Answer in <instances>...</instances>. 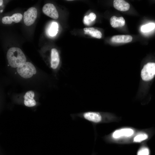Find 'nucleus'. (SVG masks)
Masks as SVG:
<instances>
[{"label": "nucleus", "mask_w": 155, "mask_h": 155, "mask_svg": "<svg viewBox=\"0 0 155 155\" xmlns=\"http://www.w3.org/2000/svg\"><path fill=\"white\" fill-rule=\"evenodd\" d=\"M71 116L73 119L79 117L88 121L94 127L97 124L109 122L113 120L112 117L109 114L96 111H87L71 114Z\"/></svg>", "instance_id": "nucleus-1"}, {"label": "nucleus", "mask_w": 155, "mask_h": 155, "mask_svg": "<svg viewBox=\"0 0 155 155\" xmlns=\"http://www.w3.org/2000/svg\"><path fill=\"white\" fill-rule=\"evenodd\" d=\"M7 57L9 65L13 68L17 67L26 61V57L19 48L12 47L7 51Z\"/></svg>", "instance_id": "nucleus-2"}, {"label": "nucleus", "mask_w": 155, "mask_h": 155, "mask_svg": "<svg viewBox=\"0 0 155 155\" xmlns=\"http://www.w3.org/2000/svg\"><path fill=\"white\" fill-rule=\"evenodd\" d=\"M133 129L131 128H125L114 130L110 134L105 137L106 140L112 142L123 138L129 137L134 133Z\"/></svg>", "instance_id": "nucleus-3"}, {"label": "nucleus", "mask_w": 155, "mask_h": 155, "mask_svg": "<svg viewBox=\"0 0 155 155\" xmlns=\"http://www.w3.org/2000/svg\"><path fill=\"white\" fill-rule=\"evenodd\" d=\"M18 73L22 77L28 78L36 73V69L31 63L26 62L19 66L17 68Z\"/></svg>", "instance_id": "nucleus-4"}, {"label": "nucleus", "mask_w": 155, "mask_h": 155, "mask_svg": "<svg viewBox=\"0 0 155 155\" xmlns=\"http://www.w3.org/2000/svg\"><path fill=\"white\" fill-rule=\"evenodd\" d=\"M155 75V63L150 62L145 65L141 72V77L145 81L152 80Z\"/></svg>", "instance_id": "nucleus-5"}, {"label": "nucleus", "mask_w": 155, "mask_h": 155, "mask_svg": "<svg viewBox=\"0 0 155 155\" xmlns=\"http://www.w3.org/2000/svg\"><path fill=\"white\" fill-rule=\"evenodd\" d=\"M37 11L34 7L29 8L24 13V21L27 26H30L35 22L37 16Z\"/></svg>", "instance_id": "nucleus-6"}, {"label": "nucleus", "mask_w": 155, "mask_h": 155, "mask_svg": "<svg viewBox=\"0 0 155 155\" xmlns=\"http://www.w3.org/2000/svg\"><path fill=\"white\" fill-rule=\"evenodd\" d=\"M43 13L48 16L55 19L59 17L58 12L54 5L52 3L45 4L42 8Z\"/></svg>", "instance_id": "nucleus-7"}, {"label": "nucleus", "mask_w": 155, "mask_h": 155, "mask_svg": "<svg viewBox=\"0 0 155 155\" xmlns=\"http://www.w3.org/2000/svg\"><path fill=\"white\" fill-rule=\"evenodd\" d=\"M51 66L53 69H56L58 67L60 61L59 53L57 50L55 48L51 49Z\"/></svg>", "instance_id": "nucleus-8"}, {"label": "nucleus", "mask_w": 155, "mask_h": 155, "mask_svg": "<svg viewBox=\"0 0 155 155\" xmlns=\"http://www.w3.org/2000/svg\"><path fill=\"white\" fill-rule=\"evenodd\" d=\"M34 93L32 91L27 92L24 96V104L26 106L31 107L35 106L36 102L34 99Z\"/></svg>", "instance_id": "nucleus-9"}, {"label": "nucleus", "mask_w": 155, "mask_h": 155, "mask_svg": "<svg viewBox=\"0 0 155 155\" xmlns=\"http://www.w3.org/2000/svg\"><path fill=\"white\" fill-rule=\"evenodd\" d=\"M113 6L116 9L121 11H127L130 8L129 4L123 0H114Z\"/></svg>", "instance_id": "nucleus-10"}, {"label": "nucleus", "mask_w": 155, "mask_h": 155, "mask_svg": "<svg viewBox=\"0 0 155 155\" xmlns=\"http://www.w3.org/2000/svg\"><path fill=\"white\" fill-rule=\"evenodd\" d=\"M132 37L130 35H117L113 36L111 38L112 42L116 43H127L131 42Z\"/></svg>", "instance_id": "nucleus-11"}, {"label": "nucleus", "mask_w": 155, "mask_h": 155, "mask_svg": "<svg viewBox=\"0 0 155 155\" xmlns=\"http://www.w3.org/2000/svg\"><path fill=\"white\" fill-rule=\"evenodd\" d=\"M110 23L113 27L115 28L123 26L125 24V21L122 17L118 18L113 16L110 18Z\"/></svg>", "instance_id": "nucleus-12"}, {"label": "nucleus", "mask_w": 155, "mask_h": 155, "mask_svg": "<svg viewBox=\"0 0 155 155\" xmlns=\"http://www.w3.org/2000/svg\"><path fill=\"white\" fill-rule=\"evenodd\" d=\"M84 34L90 35L92 37L100 39L102 37L101 32L93 27L85 28H84Z\"/></svg>", "instance_id": "nucleus-13"}, {"label": "nucleus", "mask_w": 155, "mask_h": 155, "mask_svg": "<svg viewBox=\"0 0 155 155\" xmlns=\"http://www.w3.org/2000/svg\"><path fill=\"white\" fill-rule=\"evenodd\" d=\"M58 30V25L57 23L56 22H53L49 29V35L50 36H54L56 34Z\"/></svg>", "instance_id": "nucleus-14"}, {"label": "nucleus", "mask_w": 155, "mask_h": 155, "mask_svg": "<svg viewBox=\"0 0 155 155\" xmlns=\"http://www.w3.org/2000/svg\"><path fill=\"white\" fill-rule=\"evenodd\" d=\"M148 138V136L145 133H141L135 136L133 139V141L135 142H140L146 140Z\"/></svg>", "instance_id": "nucleus-15"}, {"label": "nucleus", "mask_w": 155, "mask_h": 155, "mask_svg": "<svg viewBox=\"0 0 155 155\" xmlns=\"http://www.w3.org/2000/svg\"><path fill=\"white\" fill-rule=\"evenodd\" d=\"M155 27V24L154 23H150L142 26L141 30L144 32L150 31L153 30Z\"/></svg>", "instance_id": "nucleus-16"}, {"label": "nucleus", "mask_w": 155, "mask_h": 155, "mask_svg": "<svg viewBox=\"0 0 155 155\" xmlns=\"http://www.w3.org/2000/svg\"><path fill=\"white\" fill-rule=\"evenodd\" d=\"M22 14L20 13H15L10 16L12 21L15 23L19 22L22 19Z\"/></svg>", "instance_id": "nucleus-17"}, {"label": "nucleus", "mask_w": 155, "mask_h": 155, "mask_svg": "<svg viewBox=\"0 0 155 155\" xmlns=\"http://www.w3.org/2000/svg\"><path fill=\"white\" fill-rule=\"evenodd\" d=\"M137 155H149V150L146 147L141 148L137 152Z\"/></svg>", "instance_id": "nucleus-18"}, {"label": "nucleus", "mask_w": 155, "mask_h": 155, "mask_svg": "<svg viewBox=\"0 0 155 155\" xmlns=\"http://www.w3.org/2000/svg\"><path fill=\"white\" fill-rule=\"evenodd\" d=\"M2 22L4 24H10L13 22L11 19L10 16H5L2 18Z\"/></svg>", "instance_id": "nucleus-19"}, {"label": "nucleus", "mask_w": 155, "mask_h": 155, "mask_svg": "<svg viewBox=\"0 0 155 155\" xmlns=\"http://www.w3.org/2000/svg\"><path fill=\"white\" fill-rule=\"evenodd\" d=\"M93 22L89 19L88 15H86L84 17L83 22L85 24L89 26Z\"/></svg>", "instance_id": "nucleus-20"}, {"label": "nucleus", "mask_w": 155, "mask_h": 155, "mask_svg": "<svg viewBox=\"0 0 155 155\" xmlns=\"http://www.w3.org/2000/svg\"><path fill=\"white\" fill-rule=\"evenodd\" d=\"M89 19L92 22H93L96 19V14L94 13H91L88 15Z\"/></svg>", "instance_id": "nucleus-21"}, {"label": "nucleus", "mask_w": 155, "mask_h": 155, "mask_svg": "<svg viewBox=\"0 0 155 155\" xmlns=\"http://www.w3.org/2000/svg\"><path fill=\"white\" fill-rule=\"evenodd\" d=\"M3 3V0H0V6H1L2 4Z\"/></svg>", "instance_id": "nucleus-22"}, {"label": "nucleus", "mask_w": 155, "mask_h": 155, "mask_svg": "<svg viewBox=\"0 0 155 155\" xmlns=\"http://www.w3.org/2000/svg\"><path fill=\"white\" fill-rule=\"evenodd\" d=\"M2 11H3V10H1V11H0V12H1Z\"/></svg>", "instance_id": "nucleus-23"}]
</instances>
